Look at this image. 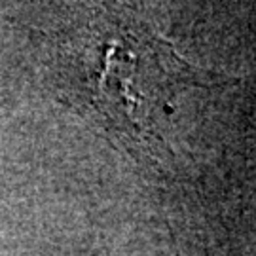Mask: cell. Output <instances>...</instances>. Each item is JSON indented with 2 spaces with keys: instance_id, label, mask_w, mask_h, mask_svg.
Segmentation results:
<instances>
[{
  "instance_id": "6da1fadb",
  "label": "cell",
  "mask_w": 256,
  "mask_h": 256,
  "mask_svg": "<svg viewBox=\"0 0 256 256\" xmlns=\"http://www.w3.org/2000/svg\"><path fill=\"white\" fill-rule=\"evenodd\" d=\"M82 50L80 80L90 104L122 142L146 154L164 146L162 126L176 95L214 82V74L184 61L164 36L135 19H101Z\"/></svg>"
}]
</instances>
